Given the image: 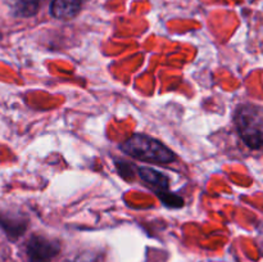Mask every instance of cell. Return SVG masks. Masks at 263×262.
<instances>
[{
	"label": "cell",
	"mask_w": 263,
	"mask_h": 262,
	"mask_svg": "<svg viewBox=\"0 0 263 262\" xmlns=\"http://www.w3.org/2000/svg\"><path fill=\"white\" fill-rule=\"evenodd\" d=\"M121 149L136 159L152 163L167 164L175 161L176 156L171 149L157 139L143 134H135L121 144Z\"/></svg>",
	"instance_id": "6da1fadb"
},
{
	"label": "cell",
	"mask_w": 263,
	"mask_h": 262,
	"mask_svg": "<svg viewBox=\"0 0 263 262\" xmlns=\"http://www.w3.org/2000/svg\"><path fill=\"white\" fill-rule=\"evenodd\" d=\"M236 130L241 140L253 151L263 149V108L259 105H240L234 116Z\"/></svg>",
	"instance_id": "7a4b0ae2"
},
{
	"label": "cell",
	"mask_w": 263,
	"mask_h": 262,
	"mask_svg": "<svg viewBox=\"0 0 263 262\" xmlns=\"http://www.w3.org/2000/svg\"><path fill=\"white\" fill-rule=\"evenodd\" d=\"M138 174L144 180V182L156 193L164 205L174 208H180L184 205L181 197L170 192V180L166 175L149 167H139Z\"/></svg>",
	"instance_id": "3957f363"
},
{
	"label": "cell",
	"mask_w": 263,
	"mask_h": 262,
	"mask_svg": "<svg viewBox=\"0 0 263 262\" xmlns=\"http://www.w3.org/2000/svg\"><path fill=\"white\" fill-rule=\"evenodd\" d=\"M61 251V244L43 235H33L27 243L28 262H49Z\"/></svg>",
	"instance_id": "277c9868"
},
{
	"label": "cell",
	"mask_w": 263,
	"mask_h": 262,
	"mask_svg": "<svg viewBox=\"0 0 263 262\" xmlns=\"http://www.w3.org/2000/svg\"><path fill=\"white\" fill-rule=\"evenodd\" d=\"M82 0H53L50 12L58 20H72L81 10Z\"/></svg>",
	"instance_id": "5b68a950"
},
{
	"label": "cell",
	"mask_w": 263,
	"mask_h": 262,
	"mask_svg": "<svg viewBox=\"0 0 263 262\" xmlns=\"http://www.w3.org/2000/svg\"><path fill=\"white\" fill-rule=\"evenodd\" d=\"M0 226L12 238L20 236L27 228V220L21 215H13L10 212H0Z\"/></svg>",
	"instance_id": "8992f818"
},
{
	"label": "cell",
	"mask_w": 263,
	"mask_h": 262,
	"mask_svg": "<svg viewBox=\"0 0 263 262\" xmlns=\"http://www.w3.org/2000/svg\"><path fill=\"white\" fill-rule=\"evenodd\" d=\"M8 5L14 17L28 18L39 12L41 0H8Z\"/></svg>",
	"instance_id": "52a82bcc"
}]
</instances>
